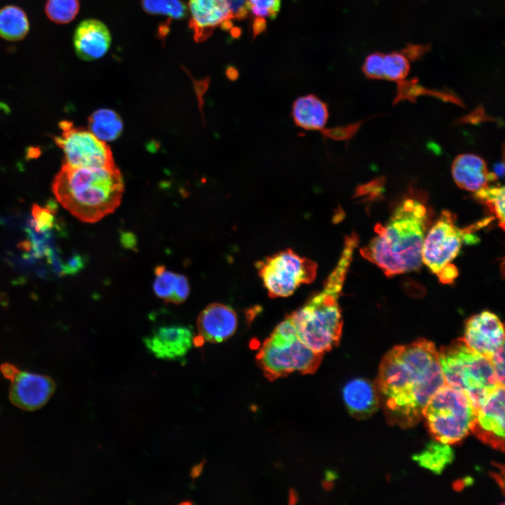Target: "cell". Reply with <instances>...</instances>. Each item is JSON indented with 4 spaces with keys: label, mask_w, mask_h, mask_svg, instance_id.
I'll list each match as a JSON object with an SVG mask.
<instances>
[{
    "label": "cell",
    "mask_w": 505,
    "mask_h": 505,
    "mask_svg": "<svg viewBox=\"0 0 505 505\" xmlns=\"http://www.w3.org/2000/svg\"><path fill=\"white\" fill-rule=\"evenodd\" d=\"M56 144L65 154V164L72 167H105L114 164L112 151L105 142L90 130L74 128L72 123L62 121Z\"/></svg>",
    "instance_id": "10"
},
{
    "label": "cell",
    "mask_w": 505,
    "mask_h": 505,
    "mask_svg": "<svg viewBox=\"0 0 505 505\" xmlns=\"http://www.w3.org/2000/svg\"><path fill=\"white\" fill-rule=\"evenodd\" d=\"M0 370L11 382L10 400L20 409L32 411L41 408L55 391V382L48 376L22 371L8 363L2 364Z\"/></svg>",
    "instance_id": "11"
},
{
    "label": "cell",
    "mask_w": 505,
    "mask_h": 505,
    "mask_svg": "<svg viewBox=\"0 0 505 505\" xmlns=\"http://www.w3.org/2000/svg\"><path fill=\"white\" fill-rule=\"evenodd\" d=\"M189 26L197 42L207 39L219 27L231 28L235 19L227 0H189Z\"/></svg>",
    "instance_id": "13"
},
{
    "label": "cell",
    "mask_w": 505,
    "mask_h": 505,
    "mask_svg": "<svg viewBox=\"0 0 505 505\" xmlns=\"http://www.w3.org/2000/svg\"><path fill=\"white\" fill-rule=\"evenodd\" d=\"M498 382L504 386V345L501 346L490 358Z\"/></svg>",
    "instance_id": "33"
},
{
    "label": "cell",
    "mask_w": 505,
    "mask_h": 505,
    "mask_svg": "<svg viewBox=\"0 0 505 505\" xmlns=\"http://www.w3.org/2000/svg\"><path fill=\"white\" fill-rule=\"evenodd\" d=\"M259 275L271 297H286L302 284L314 281L317 264L291 249L278 252L257 264Z\"/></svg>",
    "instance_id": "9"
},
{
    "label": "cell",
    "mask_w": 505,
    "mask_h": 505,
    "mask_svg": "<svg viewBox=\"0 0 505 505\" xmlns=\"http://www.w3.org/2000/svg\"><path fill=\"white\" fill-rule=\"evenodd\" d=\"M429 49L430 46L429 45L410 44L403 48L401 53L408 59L415 60L419 59Z\"/></svg>",
    "instance_id": "34"
},
{
    "label": "cell",
    "mask_w": 505,
    "mask_h": 505,
    "mask_svg": "<svg viewBox=\"0 0 505 505\" xmlns=\"http://www.w3.org/2000/svg\"><path fill=\"white\" fill-rule=\"evenodd\" d=\"M384 54L374 53L368 55L363 64V71L370 79H382Z\"/></svg>",
    "instance_id": "32"
},
{
    "label": "cell",
    "mask_w": 505,
    "mask_h": 505,
    "mask_svg": "<svg viewBox=\"0 0 505 505\" xmlns=\"http://www.w3.org/2000/svg\"><path fill=\"white\" fill-rule=\"evenodd\" d=\"M358 241L355 233L345 238L341 257L323 288L289 315L299 338L318 354L323 355L339 343L343 320L339 299Z\"/></svg>",
    "instance_id": "3"
},
{
    "label": "cell",
    "mask_w": 505,
    "mask_h": 505,
    "mask_svg": "<svg viewBox=\"0 0 505 505\" xmlns=\"http://www.w3.org/2000/svg\"><path fill=\"white\" fill-rule=\"evenodd\" d=\"M154 274L153 290L156 297L175 304H182L189 297L191 290L187 276L168 270L163 265L156 266Z\"/></svg>",
    "instance_id": "21"
},
{
    "label": "cell",
    "mask_w": 505,
    "mask_h": 505,
    "mask_svg": "<svg viewBox=\"0 0 505 505\" xmlns=\"http://www.w3.org/2000/svg\"><path fill=\"white\" fill-rule=\"evenodd\" d=\"M246 6L255 20L265 21V18H276L280 11L281 0H246Z\"/></svg>",
    "instance_id": "30"
},
{
    "label": "cell",
    "mask_w": 505,
    "mask_h": 505,
    "mask_svg": "<svg viewBox=\"0 0 505 505\" xmlns=\"http://www.w3.org/2000/svg\"><path fill=\"white\" fill-rule=\"evenodd\" d=\"M342 399L349 413L358 419L368 418L379 406L375 385L362 377L351 379L344 384Z\"/></svg>",
    "instance_id": "18"
},
{
    "label": "cell",
    "mask_w": 505,
    "mask_h": 505,
    "mask_svg": "<svg viewBox=\"0 0 505 505\" xmlns=\"http://www.w3.org/2000/svg\"><path fill=\"white\" fill-rule=\"evenodd\" d=\"M463 339L473 350L490 360L504 345V325L497 316L485 311L466 321Z\"/></svg>",
    "instance_id": "14"
},
{
    "label": "cell",
    "mask_w": 505,
    "mask_h": 505,
    "mask_svg": "<svg viewBox=\"0 0 505 505\" xmlns=\"http://www.w3.org/2000/svg\"><path fill=\"white\" fill-rule=\"evenodd\" d=\"M112 41L110 32L101 21L86 19L76 27L74 37V48L81 60L90 61L104 56Z\"/></svg>",
    "instance_id": "17"
},
{
    "label": "cell",
    "mask_w": 505,
    "mask_h": 505,
    "mask_svg": "<svg viewBox=\"0 0 505 505\" xmlns=\"http://www.w3.org/2000/svg\"><path fill=\"white\" fill-rule=\"evenodd\" d=\"M361 125V123L358 122L346 126L323 128L319 131L323 137L326 139H331L337 141L347 140L351 139L356 134Z\"/></svg>",
    "instance_id": "31"
},
{
    "label": "cell",
    "mask_w": 505,
    "mask_h": 505,
    "mask_svg": "<svg viewBox=\"0 0 505 505\" xmlns=\"http://www.w3.org/2000/svg\"><path fill=\"white\" fill-rule=\"evenodd\" d=\"M504 386H498L476 412L471 433L494 449L504 450Z\"/></svg>",
    "instance_id": "12"
},
{
    "label": "cell",
    "mask_w": 505,
    "mask_h": 505,
    "mask_svg": "<svg viewBox=\"0 0 505 505\" xmlns=\"http://www.w3.org/2000/svg\"><path fill=\"white\" fill-rule=\"evenodd\" d=\"M238 326V316L229 306L211 303L198 314L196 320L198 337L194 344L203 342L220 343L231 337Z\"/></svg>",
    "instance_id": "15"
},
{
    "label": "cell",
    "mask_w": 505,
    "mask_h": 505,
    "mask_svg": "<svg viewBox=\"0 0 505 505\" xmlns=\"http://www.w3.org/2000/svg\"><path fill=\"white\" fill-rule=\"evenodd\" d=\"M452 175L454 182L461 189L477 191L487 186L495 178L490 174L485 161L472 154H460L452 165Z\"/></svg>",
    "instance_id": "19"
},
{
    "label": "cell",
    "mask_w": 505,
    "mask_h": 505,
    "mask_svg": "<svg viewBox=\"0 0 505 505\" xmlns=\"http://www.w3.org/2000/svg\"><path fill=\"white\" fill-rule=\"evenodd\" d=\"M454 457V452L448 444L436 440L428 443L421 452L412 457V459L420 466L440 474Z\"/></svg>",
    "instance_id": "24"
},
{
    "label": "cell",
    "mask_w": 505,
    "mask_h": 505,
    "mask_svg": "<svg viewBox=\"0 0 505 505\" xmlns=\"http://www.w3.org/2000/svg\"><path fill=\"white\" fill-rule=\"evenodd\" d=\"M89 130L103 142L115 140L122 133L123 121L120 116L110 109H99L88 119Z\"/></svg>",
    "instance_id": "23"
},
{
    "label": "cell",
    "mask_w": 505,
    "mask_h": 505,
    "mask_svg": "<svg viewBox=\"0 0 505 505\" xmlns=\"http://www.w3.org/2000/svg\"><path fill=\"white\" fill-rule=\"evenodd\" d=\"M323 355L309 348L299 338L290 316H288L265 339L257 354L264 375L275 379L290 373H314Z\"/></svg>",
    "instance_id": "6"
},
{
    "label": "cell",
    "mask_w": 505,
    "mask_h": 505,
    "mask_svg": "<svg viewBox=\"0 0 505 505\" xmlns=\"http://www.w3.org/2000/svg\"><path fill=\"white\" fill-rule=\"evenodd\" d=\"M438 359L445 384L464 391L476 412L501 386L490 360L469 347L463 337L440 348Z\"/></svg>",
    "instance_id": "5"
},
{
    "label": "cell",
    "mask_w": 505,
    "mask_h": 505,
    "mask_svg": "<svg viewBox=\"0 0 505 505\" xmlns=\"http://www.w3.org/2000/svg\"><path fill=\"white\" fill-rule=\"evenodd\" d=\"M494 175H497L498 176H503L504 172V163L496 165L494 168Z\"/></svg>",
    "instance_id": "36"
},
{
    "label": "cell",
    "mask_w": 505,
    "mask_h": 505,
    "mask_svg": "<svg viewBox=\"0 0 505 505\" xmlns=\"http://www.w3.org/2000/svg\"><path fill=\"white\" fill-rule=\"evenodd\" d=\"M29 29L27 14L21 8L8 5L0 8V37L18 41L26 36Z\"/></svg>",
    "instance_id": "22"
},
{
    "label": "cell",
    "mask_w": 505,
    "mask_h": 505,
    "mask_svg": "<svg viewBox=\"0 0 505 505\" xmlns=\"http://www.w3.org/2000/svg\"><path fill=\"white\" fill-rule=\"evenodd\" d=\"M430 219L424 202L412 197L405 199L386 224L376 225V235L360 250L361 255L386 276L418 269Z\"/></svg>",
    "instance_id": "2"
},
{
    "label": "cell",
    "mask_w": 505,
    "mask_h": 505,
    "mask_svg": "<svg viewBox=\"0 0 505 505\" xmlns=\"http://www.w3.org/2000/svg\"><path fill=\"white\" fill-rule=\"evenodd\" d=\"M291 114L297 127L307 130H321L327 123L329 110L325 102L309 94L293 102Z\"/></svg>",
    "instance_id": "20"
},
{
    "label": "cell",
    "mask_w": 505,
    "mask_h": 505,
    "mask_svg": "<svg viewBox=\"0 0 505 505\" xmlns=\"http://www.w3.org/2000/svg\"><path fill=\"white\" fill-rule=\"evenodd\" d=\"M194 338L189 327L170 325L156 328L144 339V343L156 358L177 360L183 358L191 349Z\"/></svg>",
    "instance_id": "16"
},
{
    "label": "cell",
    "mask_w": 505,
    "mask_h": 505,
    "mask_svg": "<svg viewBox=\"0 0 505 505\" xmlns=\"http://www.w3.org/2000/svg\"><path fill=\"white\" fill-rule=\"evenodd\" d=\"M476 416L467 394L447 384L436 391L423 411L432 436L448 445L460 442L471 433Z\"/></svg>",
    "instance_id": "7"
},
{
    "label": "cell",
    "mask_w": 505,
    "mask_h": 505,
    "mask_svg": "<svg viewBox=\"0 0 505 505\" xmlns=\"http://www.w3.org/2000/svg\"><path fill=\"white\" fill-rule=\"evenodd\" d=\"M410 71L408 59L400 52L384 54L382 79L400 81Z\"/></svg>",
    "instance_id": "27"
},
{
    "label": "cell",
    "mask_w": 505,
    "mask_h": 505,
    "mask_svg": "<svg viewBox=\"0 0 505 505\" xmlns=\"http://www.w3.org/2000/svg\"><path fill=\"white\" fill-rule=\"evenodd\" d=\"M124 190L115 164L105 167H72L63 163L52 183L58 201L79 220L96 222L120 205Z\"/></svg>",
    "instance_id": "4"
},
{
    "label": "cell",
    "mask_w": 505,
    "mask_h": 505,
    "mask_svg": "<svg viewBox=\"0 0 505 505\" xmlns=\"http://www.w3.org/2000/svg\"><path fill=\"white\" fill-rule=\"evenodd\" d=\"M80 8L79 0H46L45 13L57 24H67L77 15Z\"/></svg>",
    "instance_id": "25"
},
{
    "label": "cell",
    "mask_w": 505,
    "mask_h": 505,
    "mask_svg": "<svg viewBox=\"0 0 505 505\" xmlns=\"http://www.w3.org/2000/svg\"><path fill=\"white\" fill-rule=\"evenodd\" d=\"M471 226L460 229L455 224L454 215L443 210L426 232L422 248V260L443 283H450L458 274L451 262L457 257L463 242H476Z\"/></svg>",
    "instance_id": "8"
},
{
    "label": "cell",
    "mask_w": 505,
    "mask_h": 505,
    "mask_svg": "<svg viewBox=\"0 0 505 505\" xmlns=\"http://www.w3.org/2000/svg\"><path fill=\"white\" fill-rule=\"evenodd\" d=\"M144 11L152 15H163L181 20L187 16V7L182 0H140Z\"/></svg>",
    "instance_id": "26"
},
{
    "label": "cell",
    "mask_w": 505,
    "mask_h": 505,
    "mask_svg": "<svg viewBox=\"0 0 505 505\" xmlns=\"http://www.w3.org/2000/svg\"><path fill=\"white\" fill-rule=\"evenodd\" d=\"M227 76L230 79H235L238 76V72L235 69H230L227 72Z\"/></svg>",
    "instance_id": "37"
},
{
    "label": "cell",
    "mask_w": 505,
    "mask_h": 505,
    "mask_svg": "<svg viewBox=\"0 0 505 505\" xmlns=\"http://www.w3.org/2000/svg\"><path fill=\"white\" fill-rule=\"evenodd\" d=\"M234 14V18L242 20L247 16L246 0H227Z\"/></svg>",
    "instance_id": "35"
},
{
    "label": "cell",
    "mask_w": 505,
    "mask_h": 505,
    "mask_svg": "<svg viewBox=\"0 0 505 505\" xmlns=\"http://www.w3.org/2000/svg\"><path fill=\"white\" fill-rule=\"evenodd\" d=\"M55 206L52 203L47 206L34 204L32 208L31 227L39 233L52 229L55 223Z\"/></svg>",
    "instance_id": "29"
},
{
    "label": "cell",
    "mask_w": 505,
    "mask_h": 505,
    "mask_svg": "<svg viewBox=\"0 0 505 505\" xmlns=\"http://www.w3.org/2000/svg\"><path fill=\"white\" fill-rule=\"evenodd\" d=\"M504 187H485L477 191V198L487 204L499 220V227L504 229Z\"/></svg>",
    "instance_id": "28"
},
{
    "label": "cell",
    "mask_w": 505,
    "mask_h": 505,
    "mask_svg": "<svg viewBox=\"0 0 505 505\" xmlns=\"http://www.w3.org/2000/svg\"><path fill=\"white\" fill-rule=\"evenodd\" d=\"M444 384L435 344L419 338L384 356L375 386L387 421L408 428L420 421L429 400Z\"/></svg>",
    "instance_id": "1"
}]
</instances>
